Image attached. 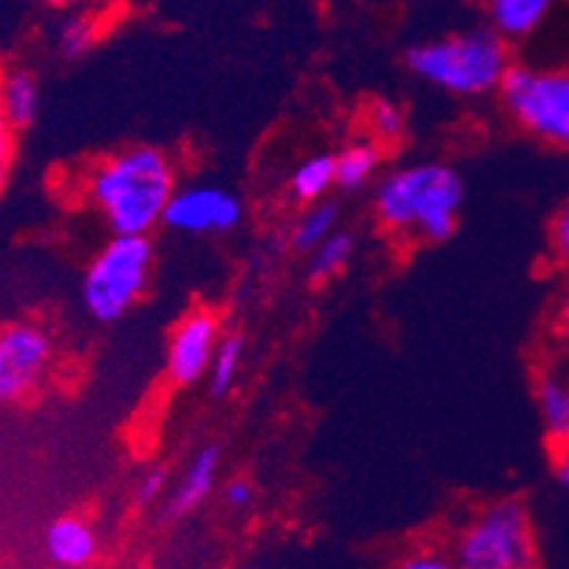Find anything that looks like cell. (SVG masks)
I'll return each instance as SVG.
<instances>
[{
  "mask_svg": "<svg viewBox=\"0 0 569 569\" xmlns=\"http://www.w3.org/2000/svg\"><path fill=\"white\" fill-rule=\"evenodd\" d=\"M86 193L113 236H148L176 193L173 162L151 144L126 148L91 170Z\"/></svg>",
  "mask_w": 569,
  "mask_h": 569,
  "instance_id": "obj_1",
  "label": "cell"
},
{
  "mask_svg": "<svg viewBox=\"0 0 569 569\" xmlns=\"http://www.w3.org/2000/svg\"><path fill=\"white\" fill-rule=\"evenodd\" d=\"M465 184L445 162H417L388 173L377 184L375 210L380 224L395 236L445 241L457 230Z\"/></svg>",
  "mask_w": 569,
  "mask_h": 569,
  "instance_id": "obj_2",
  "label": "cell"
},
{
  "mask_svg": "<svg viewBox=\"0 0 569 569\" xmlns=\"http://www.w3.org/2000/svg\"><path fill=\"white\" fill-rule=\"evenodd\" d=\"M406 63L419 80L448 94L482 97L499 91L513 60L507 40L490 26L417 43L408 49Z\"/></svg>",
  "mask_w": 569,
  "mask_h": 569,
  "instance_id": "obj_3",
  "label": "cell"
},
{
  "mask_svg": "<svg viewBox=\"0 0 569 569\" xmlns=\"http://www.w3.org/2000/svg\"><path fill=\"white\" fill-rule=\"evenodd\" d=\"M153 269V244L148 236H113L86 267L82 303L102 323L131 312L148 289Z\"/></svg>",
  "mask_w": 569,
  "mask_h": 569,
  "instance_id": "obj_4",
  "label": "cell"
},
{
  "mask_svg": "<svg viewBox=\"0 0 569 569\" xmlns=\"http://www.w3.org/2000/svg\"><path fill=\"white\" fill-rule=\"evenodd\" d=\"M462 569H530L538 563L530 510L519 499L490 505L462 530L453 550Z\"/></svg>",
  "mask_w": 569,
  "mask_h": 569,
  "instance_id": "obj_5",
  "label": "cell"
},
{
  "mask_svg": "<svg viewBox=\"0 0 569 569\" xmlns=\"http://www.w3.org/2000/svg\"><path fill=\"white\" fill-rule=\"evenodd\" d=\"M499 94L521 131L569 151V69L510 66Z\"/></svg>",
  "mask_w": 569,
  "mask_h": 569,
  "instance_id": "obj_6",
  "label": "cell"
},
{
  "mask_svg": "<svg viewBox=\"0 0 569 569\" xmlns=\"http://www.w3.org/2000/svg\"><path fill=\"white\" fill-rule=\"evenodd\" d=\"M51 355L54 346L43 326H0V406L29 400L49 375Z\"/></svg>",
  "mask_w": 569,
  "mask_h": 569,
  "instance_id": "obj_7",
  "label": "cell"
},
{
  "mask_svg": "<svg viewBox=\"0 0 569 569\" xmlns=\"http://www.w3.org/2000/svg\"><path fill=\"white\" fill-rule=\"evenodd\" d=\"M241 201L219 184H188L176 188L164 210L162 224L188 236H216L241 224Z\"/></svg>",
  "mask_w": 569,
  "mask_h": 569,
  "instance_id": "obj_8",
  "label": "cell"
},
{
  "mask_svg": "<svg viewBox=\"0 0 569 569\" xmlns=\"http://www.w3.org/2000/svg\"><path fill=\"white\" fill-rule=\"evenodd\" d=\"M219 318L213 312H190L176 326L168 346V375L179 386H193L207 377L213 355L219 349Z\"/></svg>",
  "mask_w": 569,
  "mask_h": 569,
  "instance_id": "obj_9",
  "label": "cell"
},
{
  "mask_svg": "<svg viewBox=\"0 0 569 569\" xmlns=\"http://www.w3.org/2000/svg\"><path fill=\"white\" fill-rule=\"evenodd\" d=\"M97 532L86 519L77 516H63V519L51 521L46 530V556L57 567H86L97 556Z\"/></svg>",
  "mask_w": 569,
  "mask_h": 569,
  "instance_id": "obj_10",
  "label": "cell"
},
{
  "mask_svg": "<svg viewBox=\"0 0 569 569\" xmlns=\"http://www.w3.org/2000/svg\"><path fill=\"white\" fill-rule=\"evenodd\" d=\"M219 462H221V451L216 448V445H207V448H201V451L196 453L193 462L188 465L184 476L179 479V485H176L173 496H170L168 513L173 516V519L193 513L196 507H199L207 496L213 493Z\"/></svg>",
  "mask_w": 569,
  "mask_h": 569,
  "instance_id": "obj_11",
  "label": "cell"
},
{
  "mask_svg": "<svg viewBox=\"0 0 569 569\" xmlns=\"http://www.w3.org/2000/svg\"><path fill=\"white\" fill-rule=\"evenodd\" d=\"M558 0H488L490 26L505 40H525L541 29Z\"/></svg>",
  "mask_w": 569,
  "mask_h": 569,
  "instance_id": "obj_12",
  "label": "cell"
},
{
  "mask_svg": "<svg viewBox=\"0 0 569 569\" xmlns=\"http://www.w3.org/2000/svg\"><path fill=\"white\" fill-rule=\"evenodd\" d=\"M536 406L547 439L552 445L569 442V377L561 369L545 371L536 382Z\"/></svg>",
  "mask_w": 569,
  "mask_h": 569,
  "instance_id": "obj_13",
  "label": "cell"
},
{
  "mask_svg": "<svg viewBox=\"0 0 569 569\" xmlns=\"http://www.w3.org/2000/svg\"><path fill=\"white\" fill-rule=\"evenodd\" d=\"M0 111L18 128H29L40 111V82L32 71L14 69L0 80Z\"/></svg>",
  "mask_w": 569,
  "mask_h": 569,
  "instance_id": "obj_14",
  "label": "cell"
},
{
  "mask_svg": "<svg viewBox=\"0 0 569 569\" xmlns=\"http://www.w3.org/2000/svg\"><path fill=\"white\" fill-rule=\"evenodd\" d=\"M380 162L382 153L377 142L360 139V142L346 144L343 151L335 157V176H338V184L346 190L363 188L366 182H371V176L380 170Z\"/></svg>",
  "mask_w": 569,
  "mask_h": 569,
  "instance_id": "obj_15",
  "label": "cell"
},
{
  "mask_svg": "<svg viewBox=\"0 0 569 569\" xmlns=\"http://www.w3.org/2000/svg\"><path fill=\"white\" fill-rule=\"evenodd\" d=\"M338 184V176H335V157L329 153H318V157L303 159L298 168H295L292 179H289V190L298 201H312L323 199L329 190Z\"/></svg>",
  "mask_w": 569,
  "mask_h": 569,
  "instance_id": "obj_16",
  "label": "cell"
},
{
  "mask_svg": "<svg viewBox=\"0 0 569 569\" xmlns=\"http://www.w3.org/2000/svg\"><path fill=\"white\" fill-rule=\"evenodd\" d=\"M338 204L335 201H312V204L303 210V216L295 221L292 227V244L295 250L312 252L315 247L323 241V238L332 236L338 230Z\"/></svg>",
  "mask_w": 569,
  "mask_h": 569,
  "instance_id": "obj_17",
  "label": "cell"
},
{
  "mask_svg": "<svg viewBox=\"0 0 569 569\" xmlns=\"http://www.w3.org/2000/svg\"><path fill=\"white\" fill-rule=\"evenodd\" d=\"M97 38H100V23L94 14L82 12V9H69V14L57 26V49L69 60L86 57L94 49Z\"/></svg>",
  "mask_w": 569,
  "mask_h": 569,
  "instance_id": "obj_18",
  "label": "cell"
},
{
  "mask_svg": "<svg viewBox=\"0 0 569 569\" xmlns=\"http://www.w3.org/2000/svg\"><path fill=\"white\" fill-rule=\"evenodd\" d=\"M241 360H244V338L238 335H227L219 340V349L213 355V363H210V388L213 395H227L238 380V371H241Z\"/></svg>",
  "mask_w": 569,
  "mask_h": 569,
  "instance_id": "obj_19",
  "label": "cell"
},
{
  "mask_svg": "<svg viewBox=\"0 0 569 569\" xmlns=\"http://www.w3.org/2000/svg\"><path fill=\"white\" fill-rule=\"evenodd\" d=\"M351 252H355V238L343 230H335L332 236L323 238L312 250V267H309V272H312L315 281L335 278L349 263Z\"/></svg>",
  "mask_w": 569,
  "mask_h": 569,
  "instance_id": "obj_20",
  "label": "cell"
},
{
  "mask_svg": "<svg viewBox=\"0 0 569 569\" xmlns=\"http://www.w3.org/2000/svg\"><path fill=\"white\" fill-rule=\"evenodd\" d=\"M369 126L377 139H382V142H395V139H400L402 131H406V111H402L397 102L380 100L371 108Z\"/></svg>",
  "mask_w": 569,
  "mask_h": 569,
  "instance_id": "obj_21",
  "label": "cell"
},
{
  "mask_svg": "<svg viewBox=\"0 0 569 569\" xmlns=\"http://www.w3.org/2000/svg\"><path fill=\"white\" fill-rule=\"evenodd\" d=\"M550 244H552V256H556V261L569 272V199L558 207L556 219H552Z\"/></svg>",
  "mask_w": 569,
  "mask_h": 569,
  "instance_id": "obj_22",
  "label": "cell"
},
{
  "mask_svg": "<svg viewBox=\"0 0 569 569\" xmlns=\"http://www.w3.org/2000/svg\"><path fill=\"white\" fill-rule=\"evenodd\" d=\"M164 488H168V470L153 468L151 473L142 476V482L137 488V501L139 505H151L164 493Z\"/></svg>",
  "mask_w": 569,
  "mask_h": 569,
  "instance_id": "obj_23",
  "label": "cell"
},
{
  "mask_svg": "<svg viewBox=\"0 0 569 569\" xmlns=\"http://www.w3.org/2000/svg\"><path fill=\"white\" fill-rule=\"evenodd\" d=\"M14 159V126L0 111V184L7 182Z\"/></svg>",
  "mask_w": 569,
  "mask_h": 569,
  "instance_id": "obj_24",
  "label": "cell"
},
{
  "mask_svg": "<svg viewBox=\"0 0 569 569\" xmlns=\"http://www.w3.org/2000/svg\"><path fill=\"white\" fill-rule=\"evenodd\" d=\"M224 501L236 510H244L252 505V485L247 479H232L224 488Z\"/></svg>",
  "mask_w": 569,
  "mask_h": 569,
  "instance_id": "obj_25",
  "label": "cell"
},
{
  "mask_svg": "<svg viewBox=\"0 0 569 569\" xmlns=\"http://www.w3.org/2000/svg\"><path fill=\"white\" fill-rule=\"evenodd\" d=\"M402 567L406 569H445L451 567V561L445 556H439V552H417L413 558H406L402 561Z\"/></svg>",
  "mask_w": 569,
  "mask_h": 569,
  "instance_id": "obj_26",
  "label": "cell"
},
{
  "mask_svg": "<svg viewBox=\"0 0 569 569\" xmlns=\"http://www.w3.org/2000/svg\"><path fill=\"white\" fill-rule=\"evenodd\" d=\"M556 332H558V340H567L569 343V283H567V289H563L561 301H558Z\"/></svg>",
  "mask_w": 569,
  "mask_h": 569,
  "instance_id": "obj_27",
  "label": "cell"
},
{
  "mask_svg": "<svg viewBox=\"0 0 569 569\" xmlns=\"http://www.w3.org/2000/svg\"><path fill=\"white\" fill-rule=\"evenodd\" d=\"M556 473H558V482H561V488L569 493V442L558 445Z\"/></svg>",
  "mask_w": 569,
  "mask_h": 569,
  "instance_id": "obj_28",
  "label": "cell"
},
{
  "mask_svg": "<svg viewBox=\"0 0 569 569\" xmlns=\"http://www.w3.org/2000/svg\"><path fill=\"white\" fill-rule=\"evenodd\" d=\"M43 3L51 9H63V12H69V9L91 7V3H97V0H43Z\"/></svg>",
  "mask_w": 569,
  "mask_h": 569,
  "instance_id": "obj_29",
  "label": "cell"
},
{
  "mask_svg": "<svg viewBox=\"0 0 569 569\" xmlns=\"http://www.w3.org/2000/svg\"><path fill=\"white\" fill-rule=\"evenodd\" d=\"M556 369H561L563 375L569 377V343H567V340H561V351H558V363H556Z\"/></svg>",
  "mask_w": 569,
  "mask_h": 569,
  "instance_id": "obj_30",
  "label": "cell"
}]
</instances>
